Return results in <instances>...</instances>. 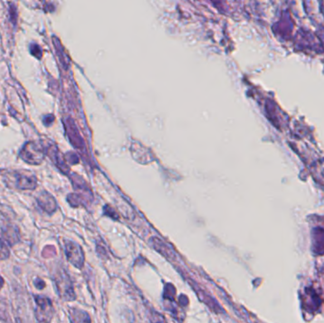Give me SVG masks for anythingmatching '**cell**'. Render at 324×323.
Segmentation results:
<instances>
[{"mask_svg": "<svg viewBox=\"0 0 324 323\" xmlns=\"http://www.w3.org/2000/svg\"><path fill=\"white\" fill-rule=\"evenodd\" d=\"M30 51L31 55L34 56L35 58H37V59L42 58L43 53H42V49L40 48V45H37V44H31L30 45Z\"/></svg>", "mask_w": 324, "mask_h": 323, "instance_id": "obj_15", "label": "cell"}, {"mask_svg": "<svg viewBox=\"0 0 324 323\" xmlns=\"http://www.w3.org/2000/svg\"><path fill=\"white\" fill-rule=\"evenodd\" d=\"M34 286H35V287H36L37 289H39V290H42V289H44V287L45 286V282L42 281L41 279H35V280H34Z\"/></svg>", "mask_w": 324, "mask_h": 323, "instance_id": "obj_17", "label": "cell"}, {"mask_svg": "<svg viewBox=\"0 0 324 323\" xmlns=\"http://www.w3.org/2000/svg\"><path fill=\"white\" fill-rule=\"evenodd\" d=\"M3 286H4V280L0 276V289L3 287Z\"/></svg>", "mask_w": 324, "mask_h": 323, "instance_id": "obj_20", "label": "cell"}, {"mask_svg": "<svg viewBox=\"0 0 324 323\" xmlns=\"http://www.w3.org/2000/svg\"><path fill=\"white\" fill-rule=\"evenodd\" d=\"M36 200L39 207L49 214H53V212L57 210L56 200L51 194H49L45 191L41 192L38 195Z\"/></svg>", "mask_w": 324, "mask_h": 323, "instance_id": "obj_6", "label": "cell"}, {"mask_svg": "<svg viewBox=\"0 0 324 323\" xmlns=\"http://www.w3.org/2000/svg\"><path fill=\"white\" fill-rule=\"evenodd\" d=\"M66 126H67V133H68L69 141L73 144V146H75L76 148H82L83 145V141L73 123V120L70 119L67 120Z\"/></svg>", "mask_w": 324, "mask_h": 323, "instance_id": "obj_7", "label": "cell"}, {"mask_svg": "<svg viewBox=\"0 0 324 323\" xmlns=\"http://www.w3.org/2000/svg\"><path fill=\"white\" fill-rule=\"evenodd\" d=\"M43 120H44V124L47 126H49V125H51L53 123V120H54V117H53V115H47L44 117Z\"/></svg>", "mask_w": 324, "mask_h": 323, "instance_id": "obj_18", "label": "cell"}, {"mask_svg": "<svg viewBox=\"0 0 324 323\" xmlns=\"http://www.w3.org/2000/svg\"><path fill=\"white\" fill-rule=\"evenodd\" d=\"M15 186L23 191H33L37 187V178L36 176L29 171H15L14 172Z\"/></svg>", "mask_w": 324, "mask_h": 323, "instance_id": "obj_5", "label": "cell"}, {"mask_svg": "<svg viewBox=\"0 0 324 323\" xmlns=\"http://www.w3.org/2000/svg\"><path fill=\"white\" fill-rule=\"evenodd\" d=\"M53 280H54L58 295L63 299V301H70L75 300L73 286L66 271L64 269L58 270V272L54 275Z\"/></svg>", "mask_w": 324, "mask_h": 323, "instance_id": "obj_2", "label": "cell"}, {"mask_svg": "<svg viewBox=\"0 0 324 323\" xmlns=\"http://www.w3.org/2000/svg\"><path fill=\"white\" fill-rule=\"evenodd\" d=\"M175 295H176L175 287L172 284H167L164 287V293H163L164 300L172 302L175 300Z\"/></svg>", "mask_w": 324, "mask_h": 323, "instance_id": "obj_12", "label": "cell"}, {"mask_svg": "<svg viewBox=\"0 0 324 323\" xmlns=\"http://www.w3.org/2000/svg\"><path fill=\"white\" fill-rule=\"evenodd\" d=\"M65 252L68 262L76 268L81 269L84 263V254L83 249L73 241H66Z\"/></svg>", "mask_w": 324, "mask_h": 323, "instance_id": "obj_4", "label": "cell"}, {"mask_svg": "<svg viewBox=\"0 0 324 323\" xmlns=\"http://www.w3.org/2000/svg\"><path fill=\"white\" fill-rule=\"evenodd\" d=\"M178 304L181 305V306H183V307L187 306L189 304L188 298H187V296H185V295H180V296H179V298H178Z\"/></svg>", "mask_w": 324, "mask_h": 323, "instance_id": "obj_16", "label": "cell"}, {"mask_svg": "<svg viewBox=\"0 0 324 323\" xmlns=\"http://www.w3.org/2000/svg\"><path fill=\"white\" fill-rule=\"evenodd\" d=\"M149 319H150V323H167L165 317L160 315L157 311H151L149 315Z\"/></svg>", "mask_w": 324, "mask_h": 323, "instance_id": "obj_13", "label": "cell"}, {"mask_svg": "<svg viewBox=\"0 0 324 323\" xmlns=\"http://www.w3.org/2000/svg\"><path fill=\"white\" fill-rule=\"evenodd\" d=\"M35 317L39 323H50L53 316L52 301L45 296H34Z\"/></svg>", "mask_w": 324, "mask_h": 323, "instance_id": "obj_3", "label": "cell"}, {"mask_svg": "<svg viewBox=\"0 0 324 323\" xmlns=\"http://www.w3.org/2000/svg\"><path fill=\"white\" fill-rule=\"evenodd\" d=\"M313 248L317 254L324 252V230L317 229L313 236Z\"/></svg>", "mask_w": 324, "mask_h": 323, "instance_id": "obj_10", "label": "cell"}, {"mask_svg": "<svg viewBox=\"0 0 324 323\" xmlns=\"http://www.w3.org/2000/svg\"><path fill=\"white\" fill-rule=\"evenodd\" d=\"M151 243L153 244V247L156 248L158 251H159L160 253H162L165 257H167V258H171L172 257L171 249H169L163 242L159 240V238H152Z\"/></svg>", "mask_w": 324, "mask_h": 323, "instance_id": "obj_11", "label": "cell"}, {"mask_svg": "<svg viewBox=\"0 0 324 323\" xmlns=\"http://www.w3.org/2000/svg\"><path fill=\"white\" fill-rule=\"evenodd\" d=\"M45 145L41 142H29L24 145L19 157L30 165H39L45 158Z\"/></svg>", "mask_w": 324, "mask_h": 323, "instance_id": "obj_1", "label": "cell"}, {"mask_svg": "<svg viewBox=\"0 0 324 323\" xmlns=\"http://www.w3.org/2000/svg\"><path fill=\"white\" fill-rule=\"evenodd\" d=\"M2 235L4 241L8 242L10 245H15L19 241V233L16 226L14 225H5L2 227Z\"/></svg>", "mask_w": 324, "mask_h": 323, "instance_id": "obj_9", "label": "cell"}, {"mask_svg": "<svg viewBox=\"0 0 324 323\" xmlns=\"http://www.w3.org/2000/svg\"><path fill=\"white\" fill-rule=\"evenodd\" d=\"M70 323H91L89 315L82 309H69Z\"/></svg>", "mask_w": 324, "mask_h": 323, "instance_id": "obj_8", "label": "cell"}, {"mask_svg": "<svg viewBox=\"0 0 324 323\" xmlns=\"http://www.w3.org/2000/svg\"><path fill=\"white\" fill-rule=\"evenodd\" d=\"M16 17H17V14H16V9L15 7L11 8V19L13 22H16Z\"/></svg>", "mask_w": 324, "mask_h": 323, "instance_id": "obj_19", "label": "cell"}, {"mask_svg": "<svg viewBox=\"0 0 324 323\" xmlns=\"http://www.w3.org/2000/svg\"><path fill=\"white\" fill-rule=\"evenodd\" d=\"M10 256V249L7 247L5 241L0 239V261L6 260Z\"/></svg>", "mask_w": 324, "mask_h": 323, "instance_id": "obj_14", "label": "cell"}]
</instances>
